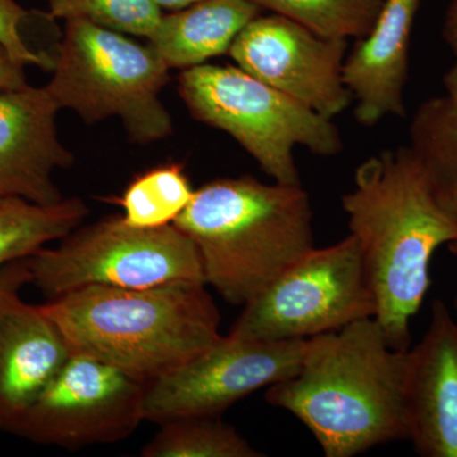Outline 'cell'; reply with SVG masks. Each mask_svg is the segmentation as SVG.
I'll return each mask as SVG.
<instances>
[{"instance_id": "17", "label": "cell", "mask_w": 457, "mask_h": 457, "mask_svg": "<svg viewBox=\"0 0 457 457\" xmlns=\"http://www.w3.org/2000/svg\"><path fill=\"white\" fill-rule=\"evenodd\" d=\"M411 150L436 203L457 224V104L449 97L423 102L411 123Z\"/></svg>"}, {"instance_id": "12", "label": "cell", "mask_w": 457, "mask_h": 457, "mask_svg": "<svg viewBox=\"0 0 457 457\" xmlns=\"http://www.w3.org/2000/svg\"><path fill=\"white\" fill-rule=\"evenodd\" d=\"M59 111L45 87L0 90V197L38 204L64 198L54 173L73 167L75 158L57 135Z\"/></svg>"}, {"instance_id": "27", "label": "cell", "mask_w": 457, "mask_h": 457, "mask_svg": "<svg viewBox=\"0 0 457 457\" xmlns=\"http://www.w3.org/2000/svg\"><path fill=\"white\" fill-rule=\"evenodd\" d=\"M444 86L446 88L447 97L457 104V64L445 74Z\"/></svg>"}, {"instance_id": "15", "label": "cell", "mask_w": 457, "mask_h": 457, "mask_svg": "<svg viewBox=\"0 0 457 457\" xmlns=\"http://www.w3.org/2000/svg\"><path fill=\"white\" fill-rule=\"evenodd\" d=\"M420 4V0H385L371 31L345 57L343 82L357 102L354 116L362 126L405 116L409 46Z\"/></svg>"}, {"instance_id": "5", "label": "cell", "mask_w": 457, "mask_h": 457, "mask_svg": "<svg viewBox=\"0 0 457 457\" xmlns=\"http://www.w3.org/2000/svg\"><path fill=\"white\" fill-rule=\"evenodd\" d=\"M45 86L60 110L88 125L119 119L131 143L149 145L173 134L161 99L170 68L149 44L86 21H66Z\"/></svg>"}, {"instance_id": "13", "label": "cell", "mask_w": 457, "mask_h": 457, "mask_svg": "<svg viewBox=\"0 0 457 457\" xmlns=\"http://www.w3.org/2000/svg\"><path fill=\"white\" fill-rule=\"evenodd\" d=\"M408 440L418 455L457 457V320L432 303L422 341L409 350Z\"/></svg>"}, {"instance_id": "20", "label": "cell", "mask_w": 457, "mask_h": 457, "mask_svg": "<svg viewBox=\"0 0 457 457\" xmlns=\"http://www.w3.org/2000/svg\"><path fill=\"white\" fill-rule=\"evenodd\" d=\"M143 457H262L221 417H183L162 423Z\"/></svg>"}, {"instance_id": "3", "label": "cell", "mask_w": 457, "mask_h": 457, "mask_svg": "<svg viewBox=\"0 0 457 457\" xmlns=\"http://www.w3.org/2000/svg\"><path fill=\"white\" fill-rule=\"evenodd\" d=\"M71 353L150 384L221 338L220 312L203 282L147 288L88 286L40 305Z\"/></svg>"}, {"instance_id": "14", "label": "cell", "mask_w": 457, "mask_h": 457, "mask_svg": "<svg viewBox=\"0 0 457 457\" xmlns=\"http://www.w3.org/2000/svg\"><path fill=\"white\" fill-rule=\"evenodd\" d=\"M71 350L41 306L20 294L0 305V429L12 433L59 374Z\"/></svg>"}, {"instance_id": "18", "label": "cell", "mask_w": 457, "mask_h": 457, "mask_svg": "<svg viewBox=\"0 0 457 457\" xmlns=\"http://www.w3.org/2000/svg\"><path fill=\"white\" fill-rule=\"evenodd\" d=\"M88 213L80 197H64L54 204L0 197V267L32 257L54 240H62L79 228Z\"/></svg>"}, {"instance_id": "19", "label": "cell", "mask_w": 457, "mask_h": 457, "mask_svg": "<svg viewBox=\"0 0 457 457\" xmlns=\"http://www.w3.org/2000/svg\"><path fill=\"white\" fill-rule=\"evenodd\" d=\"M195 191L183 165L167 163L135 177L113 201L122 207L123 220L129 225L154 228L173 224Z\"/></svg>"}, {"instance_id": "8", "label": "cell", "mask_w": 457, "mask_h": 457, "mask_svg": "<svg viewBox=\"0 0 457 457\" xmlns=\"http://www.w3.org/2000/svg\"><path fill=\"white\" fill-rule=\"evenodd\" d=\"M228 336L245 341H296L335 332L375 317L362 253L356 237L312 248L251 302Z\"/></svg>"}, {"instance_id": "30", "label": "cell", "mask_w": 457, "mask_h": 457, "mask_svg": "<svg viewBox=\"0 0 457 457\" xmlns=\"http://www.w3.org/2000/svg\"><path fill=\"white\" fill-rule=\"evenodd\" d=\"M453 306H455L456 315H457V296L455 297V300H453ZM457 320V317H456Z\"/></svg>"}, {"instance_id": "23", "label": "cell", "mask_w": 457, "mask_h": 457, "mask_svg": "<svg viewBox=\"0 0 457 457\" xmlns=\"http://www.w3.org/2000/svg\"><path fill=\"white\" fill-rule=\"evenodd\" d=\"M29 12L17 0H0V45L23 66H38L51 71L54 56L32 50L23 40L21 26Z\"/></svg>"}, {"instance_id": "26", "label": "cell", "mask_w": 457, "mask_h": 457, "mask_svg": "<svg viewBox=\"0 0 457 457\" xmlns=\"http://www.w3.org/2000/svg\"><path fill=\"white\" fill-rule=\"evenodd\" d=\"M444 37L457 56V0H453L445 20Z\"/></svg>"}, {"instance_id": "6", "label": "cell", "mask_w": 457, "mask_h": 457, "mask_svg": "<svg viewBox=\"0 0 457 457\" xmlns=\"http://www.w3.org/2000/svg\"><path fill=\"white\" fill-rule=\"evenodd\" d=\"M179 93L195 120L227 132L282 185H302L295 147L319 156L342 152L341 132L332 119L237 66L206 62L183 71Z\"/></svg>"}, {"instance_id": "28", "label": "cell", "mask_w": 457, "mask_h": 457, "mask_svg": "<svg viewBox=\"0 0 457 457\" xmlns=\"http://www.w3.org/2000/svg\"><path fill=\"white\" fill-rule=\"evenodd\" d=\"M162 8L170 9V11H177V9H182L188 7L192 3L197 2V0H155Z\"/></svg>"}, {"instance_id": "7", "label": "cell", "mask_w": 457, "mask_h": 457, "mask_svg": "<svg viewBox=\"0 0 457 457\" xmlns=\"http://www.w3.org/2000/svg\"><path fill=\"white\" fill-rule=\"evenodd\" d=\"M29 270L31 284L49 299L88 286L204 284L200 254L191 237L174 224L132 227L122 215L77 228L56 248L45 246L29 257Z\"/></svg>"}, {"instance_id": "9", "label": "cell", "mask_w": 457, "mask_h": 457, "mask_svg": "<svg viewBox=\"0 0 457 457\" xmlns=\"http://www.w3.org/2000/svg\"><path fill=\"white\" fill-rule=\"evenodd\" d=\"M145 392L121 370L71 353L12 433L68 450L116 444L145 420Z\"/></svg>"}, {"instance_id": "2", "label": "cell", "mask_w": 457, "mask_h": 457, "mask_svg": "<svg viewBox=\"0 0 457 457\" xmlns=\"http://www.w3.org/2000/svg\"><path fill=\"white\" fill-rule=\"evenodd\" d=\"M342 197L387 343L411 350V321L431 286V261L457 237V224L436 203L411 147L384 150L354 171Z\"/></svg>"}, {"instance_id": "11", "label": "cell", "mask_w": 457, "mask_h": 457, "mask_svg": "<svg viewBox=\"0 0 457 457\" xmlns=\"http://www.w3.org/2000/svg\"><path fill=\"white\" fill-rule=\"evenodd\" d=\"M347 40L319 36L288 18L255 17L228 55L237 68L333 119L353 101L343 82Z\"/></svg>"}, {"instance_id": "29", "label": "cell", "mask_w": 457, "mask_h": 457, "mask_svg": "<svg viewBox=\"0 0 457 457\" xmlns=\"http://www.w3.org/2000/svg\"><path fill=\"white\" fill-rule=\"evenodd\" d=\"M449 249L451 253H453V257L457 260V237L453 242H451L449 245Z\"/></svg>"}, {"instance_id": "25", "label": "cell", "mask_w": 457, "mask_h": 457, "mask_svg": "<svg viewBox=\"0 0 457 457\" xmlns=\"http://www.w3.org/2000/svg\"><path fill=\"white\" fill-rule=\"evenodd\" d=\"M25 86V66L16 62L0 45V90L18 89Z\"/></svg>"}, {"instance_id": "22", "label": "cell", "mask_w": 457, "mask_h": 457, "mask_svg": "<svg viewBox=\"0 0 457 457\" xmlns=\"http://www.w3.org/2000/svg\"><path fill=\"white\" fill-rule=\"evenodd\" d=\"M155 0H49V16L56 20L86 21L122 33L150 37L163 17Z\"/></svg>"}, {"instance_id": "1", "label": "cell", "mask_w": 457, "mask_h": 457, "mask_svg": "<svg viewBox=\"0 0 457 457\" xmlns=\"http://www.w3.org/2000/svg\"><path fill=\"white\" fill-rule=\"evenodd\" d=\"M409 350H394L375 318L312 337L299 371L267 387L327 457H352L408 440Z\"/></svg>"}, {"instance_id": "16", "label": "cell", "mask_w": 457, "mask_h": 457, "mask_svg": "<svg viewBox=\"0 0 457 457\" xmlns=\"http://www.w3.org/2000/svg\"><path fill=\"white\" fill-rule=\"evenodd\" d=\"M261 11L251 0H197L163 14L147 44L168 68L187 71L228 54Z\"/></svg>"}, {"instance_id": "10", "label": "cell", "mask_w": 457, "mask_h": 457, "mask_svg": "<svg viewBox=\"0 0 457 457\" xmlns=\"http://www.w3.org/2000/svg\"><path fill=\"white\" fill-rule=\"evenodd\" d=\"M305 341L222 336L185 365L146 385L144 418L162 425L183 417H221L239 400L296 374Z\"/></svg>"}, {"instance_id": "21", "label": "cell", "mask_w": 457, "mask_h": 457, "mask_svg": "<svg viewBox=\"0 0 457 457\" xmlns=\"http://www.w3.org/2000/svg\"><path fill=\"white\" fill-rule=\"evenodd\" d=\"M328 38L365 37L375 26L385 0H251Z\"/></svg>"}, {"instance_id": "24", "label": "cell", "mask_w": 457, "mask_h": 457, "mask_svg": "<svg viewBox=\"0 0 457 457\" xmlns=\"http://www.w3.org/2000/svg\"><path fill=\"white\" fill-rule=\"evenodd\" d=\"M29 284H31L29 258L0 267V305L12 295L20 294L21 288Z\"/></svg>"}, {"instance_id": "4", "label": "cell", "mask_w": 457, "mask_h": 457, "mask_svg": "<svg viewBox=\"0 0 457 457\" xmlns=\"http://www.w3.org/2000/svg\"><path fill=\"white\" fill-rule=\"evenodd\" d=\"M173 224L196 245L204 284L231 305L245 306L314 248L302 185L251 176L204 183Z\"/></svg>"}]
</instances>
